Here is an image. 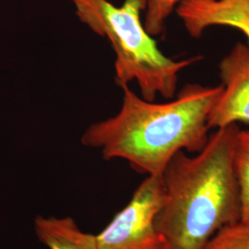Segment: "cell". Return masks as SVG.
Wrapping results in <instances>:
<instances>
[{
  "instance_id": "obj_7",
  "label": "cell",
  "mask_w": 249,
  "mask_h": 249,
  "mask_svg": "<svg viewBox=\"0 0 249 249\" xmlns=\"http://www.w3.org/2000/svg\"><path fill=\"white\" fill-rule=\"evenodd\" d=\"M35 230L39 241L49 249H98L96 234L82 231L70 216L38 215Z\"/></svg>"
},
{
  "instance_id": "obj_2",
  "label": "cell",
  "mask_w": 249,
  "mask_h": 249,
  "mask_svg": "<svg viewBox=\"0 0 249 249\" xmlns=\"http://www.w3.org/2000/svg\"><path fill=\"white\" fill-rule=\"evenodd\" d=\"M237 124L215 129L202 151L178 152L161 175L165 200L155 226L168 249H203L225 225L241 220L232 156Z\"/></svg>"
},
{
  "instance_id": "obj_6",
  "label": "cell",
  "mask_w": 249,
  "mask_h": 249,
  "mask_svg": "<svg viewBox=\"0 0 249 249\" xmlns=\"http://www.w3.org/2000/svg\"><path fill=\"white\" fill-rule=\"evenodd\" d=\"M176 12L193 38L212 27H230L245 35L249 46V0H182Z\"/></svg>"
},
{
  "instance_id": "obj_1",
  "label": "cell",
  "mask_w": 249,
  "mask_h": 249,
  "mask_svg": "<svg viewBox=\"0 0 249 249\" xmlns=\"http://www.w3.org/2000/svg\"><path fill=\"white\" fill-rule=\"evenodd\" d=\"M223 89L188 83L176 98L157 104L124 86L118 113L90 124L81 143L100 150L105 160L122 159L141 174L161 176L179 151H202L210 138L208 117Z\"/></svg>"
},
{
  "instance_id": "obj_3",
  "label": "cell",
  "mask_w": 249,
  "mask_h": 249,
  "mask_svg": "<svg viewBox=\"0 0 249 249\" xmlns=\"http://www.w3.org/2000/svg\"><path fill=\"white\" fill-rule=\"evenodd\" d=\"M71 1L80 21L109 41L116 53V84L122 88L137 82L144 100L174 98L179 74L202 59L175 60L160 51L141 18L146 0H124L120 7L108 0Z\"/></svg>"
},
{
  "instance_id": "obj_10",
  "label": "cell",
  "mask_w": 249,
  "mask_h": 249,
  "mask_svg": "<svg viewBox=\"0 0 249 249\" xmlns=\"http://www.w3.org/2000/svg\"><path fill=\"white\" fill-rule=\"evenodd\" d=\"M182 0H146L144 27L151 36H159L170 15Z\"/></svg>"
},
{
  "instance_id": "obj_11",
  "label": "cell",
  "mask_w": 249,
  "mask_h": 249,
  "mask_svg": "<svg viewBox=\"0 0 249 249\" xmlns=\"http://www.w3.org/2000/svg\"><path fill=\"white\" fill-rule=\"evenodd\" d=\"M245 222H246V223H249V217H248V218H247V219H246V220H245Z\"/></svg>"
},
{
  "instance_id": "obj_9",
  "label": "cell",
  "mask_w": 249,
  "mask_h": 249,
  "mask_svg": "<svg viewBox=\"0 0 249 249\" xmlns=\"http://www.w3.org/2000/svg\"><path fill=\"white\" fill-rule=\"evenodd\" d=\"M203 249H249V224L236 221L225 225L208 241Z\"/></svg>"
},
{
  "instance_id": "obj_4",
  "label": "cell",
  "mask_w": 249,
  "mask_h": 249,
  "mask_svg": "<svg viewBox=\"0 0 249 249\" xmlns=\"http://www.w3.org/2000/svg\"><path fill=\"white\" fill-rule=\"evenodd\" d=\"M164 200L161 176H147L129 202L96 234L98 249H168L155 226Z\"/></svg>"
},
{
  "instance_id": "obj_8",
  "label": "cell",
  "mask_w": 249,
  "mask_h": 249,
  "mask_svg": "<svg viewBox=\"0 0 249 249\" xmlns=\"http://www.w3.org/2000/svg\"><path fill=\"white\" fill-rule=\"evenodd\" d=\"M232 167L239 188L241 220L249 215V130L239 129L232 156Z\"/></svg>"
},
{
  "instance_id": "obj_5",
  "label": "cell",
  "mask_w": 249,
  "mask_h": 249,
  "mask_svg": "<svg viewBox=\"0 0 249 249\" xmlns=\"http://www.w3.org/2000/svg\"><path fill=\"white\" fill-rule=\"evenodd\" d=\"M223 89L208 117L210 129L249 124V46L236 43L219 63Z\"/></svg>"
}]
</instances>
